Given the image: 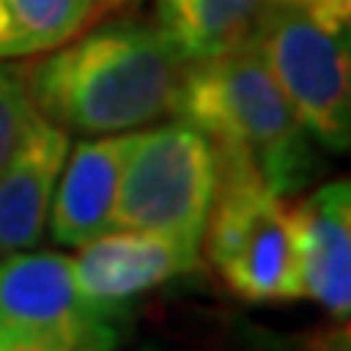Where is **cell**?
Segmentation results:
<instances>
[{"label":"cell","instance_id":"obj_1","mask_svg":"<svg viewBox=\"0 0 351 351\" xmlns=\"http://www.w3.org/2000/svg\"><path fill=\"white\" fill-rule=\"evenodd\" d=\"M176 59L153 23L114 20L43 52L23 72L29 104L69 134H124L169 114Z\"/></svg>","mask_w":351,"mask_h":351},{"label":"cell","instance_id":"obj_2","mask_svg":"<svg viewBox=\"0 0 351 351\" xmlns=\"http://www.w3.org/2000/svg\"><path fill=\"white\" fill-rule=\"evenodd\" d=\"M169 114L212 140L218 156L244 160L287 192L306 176V130L254 39L179 69Z\"/></svg>","mask_w":351,"mask_h":351},{"label":"cell","instance_id":"obj_3","mask_svg":"<svg viewBox=\"0 0 351 351\" xmlns=\"http://www.w3.org/2000/svg\"><path fill=\"white\" fill-rule=\"evenodd\" d=\"M202 247L208 251L215 274L238 300H302L289 205L254 163L218 156V192L205 221Z\"/></svg>","mask_w":351,"mask_h":351},{"label":"cell","instance_id":"obj_4","mask_svg":"<svg viewBox=\"0 0 351 351\" xmlns=\"http://www.w3.org/2000/svg\"><path fill=\"white\" fill-rule=\"evenodd\" d=\"M251 39L302 130L328 150H348V23L322 16L302 3L267 0Z\"/></svg>","mask_w":351,"mask_h":351},{"label":"cell","instance_id":"obj_5","mask_svg":"<svg viewBox=\"0 0 351 351\" xmlns=\"http://www.w3.org/2000/svg\"><path fill=\"white\" fill-rule=\"evenodd\" d=\"M218 192V156L195 127L137 130L121 169L111 228H147L199 241Z\"/></svg>","mask_w":351,"mask_h":351},{"label":"cell","instance_id":"obj_6","mask_svg":"<svg viewBox=\"0 0 351 351\" xmlns=\"http://www.w3.org/2000/svg\"><path fill=\"white\" fill-rule=\"evenodd\" d=\"M111 309L88 302L75 287L72 257L16 251L0 261V335H59L78 351L111 348Z\"/></svg>","mask_w":351,"mask_h":351},{"label":"cell","instance_id":"obj_7","mask_svg":"<svg viewBox=\"0 0 351 351\" xmlns=\"http://www.w3.org/2000/svg\"><path fill=\"white\" fill-rule=\"evenodd\" d=\"M202 267L199 241L147 231V228H108L78 247L72 276L78 293L95 306L114 309L137 300L140 293L163 287L176 276Z\"/></svg>","mask_w":351,"mask_h":351},{"label":"cell","instance_id":"obj_8","mask_svg":"<svg viewBox=\"0 0 351 351\" xmlns=\"http://www.w3.org/2000/svg\"><path fill=\"white\" fill-rule=\"evenodd\" d=\"M69 147V130L46 121L33 108L0 166V257L39 244Z\"/></svg>","mask_w":351,"mask_h":351},{"label":"cell","instance_id":"obj_9","mask_svg":"<svg viewBox=\"0 0 351 351\" xmlns=\"http://www.w3.org/2000/svg\"><path fill=\"white\" fill-rule=\"evenodd\" d=\"M302 300H315L332 319L351 313V186L328 182L289 208Z\"/></svg>","mask_w":351,"mask_h":351},{"label":"cell","instance_id":"obj_10","mask_svg":"<svg viewBox=\"0 0 351 351\" xmlns=\"http://www.w3.org/2000/svg\"><path fill=\"white\" fill-rule=\"evenodd\" d=\"M134 137L137 130L101 134V137L82 140L78 147H69V156L52 192L49 221H46L59 247H82L111 228L121 169L134 147Z\"/></svg>","mask_w":351,"mask_h":351},{"label":"cell","instance_id":"obj_11","mask_svg":"<svg viewBox=\"0 0 351 351\" xmlns=\"http://www.w3.org/2000/svg\"><path fill=\"white\" fill-rule=\"evenodd\" d=\"M267 0H156V33L179 65L247 43Z\"/></svg>","mask_w":351,"mask_h":351},{"label":"cell","instance_id":"obj_12","mask_svg":"<svg viewBox=\"0 0 351 351\" xmlns=\"http://www.w3.org/2000/svg\"><path fill=\"white\" fill-rule=\"evenodd\" d=\"M95 16V0H0V59H29L62 46Z\"/></svg>","mask_w":351,"mask_h":351},{"label":"cell","instance_id":"obj_13","mask_svg":"<svg viewBox=\"0 0 351 351\" xmlns=\"http://www.w3.org/2000/svg\"><path fill=\"white\" fill-rule=\"evenodd\" d=\"M29 114H33V104L26 95L23 69L0 59V166L7 160V153L13 150Z\"/></svg>","mask_w":351,"mask_h":351},{"label":"cell","instance_id":"obj_14","mask_svg":"<svg viewBox=\"0 0 351 351\" xmlns=\"http://www.w3.org/2000/svg\"><path fill=\"white\" fill-rule=\"evenodd\" d=\"M0 351H78V348L72 341L59 339V335L16 332V335H0Z\"/></svg>","mask_w":351,"mask_h":351},{"label":"cell","instance_id":"obj_15","mask_svg":"<svg viewBox=\"0 0 351 351\" xmlns=\"http://www.w3.org/2000/svg\"><path fill=\"white\" fill-rule=\"evenodd\" d=\"M127 3H134V0H95V13H104V10H121Z\"/></svg>","mask_w":351,"mask_h":351}]
</instances>
